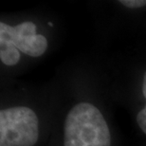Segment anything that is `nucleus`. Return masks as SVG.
Returning <instances> with one entry per match:
<instances>
[{
  "label": "nucleus",
  "instance_id": "obj_3",
  "mask_svg": "<svg viewBox=\"0 0 146 146\" xmlns=\"http://www.w3.org/2000/svg\"><path fill=\"white\" fill-rule=\"evenodd\" d=\"M0 35L9 38L20 51L31 57L41 56L48 48V40L36 34V25L33 22H24L15 27L1 22Z\"/></svg>",
  "mask_w": 146,
  "mask_h": 146
},
{
  "label": "nucleus",
  "instance_id": "obj_7",
  "mask_svg": "<svg viewBox=\"0 0 146 146\" xmlns=\"http://www.w3.org/2000/svg\"><path fill=\"white\" fill-rule=\"evenodd\" d=\"M142 93H143L144 98L146 99V72L143 77V82H142Z\"/></svg>",
  "mask_w": 146,
  "mask_h": 146
},
{
  "label": "nucleus",
  "instance_id": "obj_2",
  "mask_svg": "<svg viewBox=\"0 0 146 146\" xmlns=\"http://www.w3.org/2000/svg\"><path fill=\"white\" fill-rule=\"evenodd\" d=\"M39 138V121L33 110L17 106L0 112V146H33Z\"/></svg>",
  "mask_w": 146,
  "mask_h": 146
},
{
  "label": "nucleus",
  "instance_id": "obj_8",
  "mask_svg": "<svg viewBox=\"0 0 146 146\" xmlns=\"http://www.w3.org/2000/svg\"><path fill=\"white\" fill-rule=\"evenodd\" d=\"M143 109H145V110H146V106H145V107H144V108H143Z\"/></svg>",
  "mask_w": 146,
  "mask_h": 146
},
{
  "label": "nucleus",
  "instance_id": "obj_5",
  "mask_svg": "<svg viewBox=\"0 0 146 146\" xmlns=\"http://www.w3.org/2000/svg\"><path fill=\"white\" fill-rule=\"evenodd\" d=\"M119 3L130 9H138L146 6V0H121Z\"/></svg>",
  "mask_w": 146,
  "mask_h": 146
},
{
  "label": "nucleus",
  "instance_id": "obj_1",
  "mask_svg": "<svg viewBox=\"0 0 146 146\" xmlns=\"http://www.w3.org/2000/svg\"><path fill=\"white\" fill-rule=\"evenodd\" d=\"M106 119L97 107L80 103L69 111L64 126V146H110Z\"/></svg>",
  "mask_w": 146,
  "mask_h": 146
},
{
  "label": "nucleus",
  "instance_id": "obj_4",
  "mask_svg": "<svg viewBox=\"0 0 146 146\" xmlns=\"http://www.w3.org/2000/svg\"><path fill=\"white\" fill-rule=\"evenodd\" d=\"M0 59L6 66L16 65L20 60L19 49L6 36L0 35Z\"/></svg>",
  "mask_w": 146,
  "mask_h": 146
},
{
  "label": "nucleus",
  "instance_id": "obj_6",
  "mask_svg": "<svg viewBox=\"0 0 146 146\" xmlns=\"http://www.w3.org/2000/svg\"><path fill=\"white\" fill-rule=\"evenodd\" d=\"M137 121L141 129L146 134V110L141 109L137 116Z\"/></svg>",
  "mask_w": 146,
  "mask_h": 146
}]
</instances>
